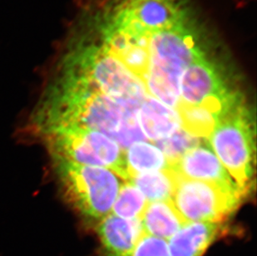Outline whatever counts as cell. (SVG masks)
Returning <instances> with one entry per match:
<instances>
[{"label": "cell", "instance_id": "cell-8", "mask_svg": "<svg viewBox=\"0 0 257 256\" xmlns=\"http://www.w3.org/2000/svg\"><path fill=\"white\" fill-rule=\"evenodd\" d=\"M222 229L217 222H189L168 239L170 256H203Z\"/></svg>", "mask_w": 257, "mask_h": 256}, {"label": "cell", "instance_id": "cell-1", "mask_svg": "<svg viewBox=\"0 0 257 256\" xmlns=\"http://www.w3.org/2000/svg\"><path fill=\"white\" fill-rule=\"evenodd\" d=\"M49 151L53 161L109 169L127 181L125 153L103 133L77 126L47 128L35 133Z\"/></svg>", "mask_w": 257, "mask_h": 256}, {"label": "cell", "instance_id": "cell-11", "mask_svg": "<svg viewBox=\"0 0 257 256\" xmlns=\"http://www.w3.org/2000/svg\"><path fill=\"white\" fill-rule=\"evenodd\" d=\"M179 176L171 168L135 174L129 178L145 196L148 202L172 200Z\"/></svg>", "mask_w": 257, "mask_h": 256}, {"label": "cell", "instance_id": "cell-5", "mask_svg": "<svg viewBox=\"0 0 257 256\" xmlns=\"http://www.w3.org/2000/svg\"><path fill=\"white\" fill-rule=\"evenodd\" d=\"M169 168L184 179L216 184L230 190L242 192L221 164L218 157L211 151L208 143H201L199 146L187 152Z\"/></svg>", "mask_w": 257, "mask_h": 256}, {"label": "cell", "instance_id": "cell-7", "mask_svg": "<svg viewBox=\"0 0 257 256\" xmlns=\"http://www.w3.org/2000/svg\"><path fill=\"white\" fill-rule=\"evenodd\" d=\"M97 231L106 256H132L146 234L141 220H125L112 214L98 221Z\"/></svg>", "mask_w": 257, "mask_h": 256}, {"label": "cell", "instance_id": "cell-15", "mask_svg": "<svg viewBox=\"0 0 257 256\" xmlns=\"http://www.w3.org/2000/svg\"><path fill=\"white\" fill-rule=\"evenodd\" d=\"M123 109V117L121 126L116 132L112 140L117 143L123 150L138 143L145 140V136L142 132L138 119V111L132 109Z\"/></svg>", "mask_w": 257, "mask_h": 256}, {"label": "cell", "instance_id": "cell-16", "mask_svg": "<svg viewBox=\"0 0 257 256\" xmlns=\"http://www.w3.org/2000/svg\"><path fill=\"white\" fill-rule=\"evenodd\" d=\"M132 256H170L168 241L144 234L135 247Z\"/></svg>", "mask_w": 257, "mask_h": 256}, {"label": "cell", "instance_id": "cell-13", "mask_svg": "<svg viewBox=\"0 0 257 256\" xmlns=\"http://www.w3.org/2000/svg\"><path fill=\"white\" fill-rule=\"evenodd\" d=\"M148 201L134 184L126 181L121 185L112 210L117 217L125 220H141Z\"/></svg>", "mask_w": 257, "mask_h": 256}, {"label": "cell", "instance_id": "cell-3", "mask_svg": "<svg viewBox=\"0 0 257 256\" xmlns=\"http://www.w3.org/2000/svg\"><path fill=\"white\" fill-rule=\"evenodd\" d=\"M253 136L251 115L244 101L222 115L208 138L221 164L244 194L253 177Z\"/></svg>", "mask_w": 257, "mask_h": 256}, {"label": "cell", "instance_id": "cell-9", "mask_svg": "<svg viewBox=\"0 0 257 256\" xmlns=\"http://www.w3.org/2000/svg\"><path fill=\"white\" fill-rule=\"evenodd\" d=\"M138 119L145 138L156 142L169 138L181 125L177 111L149 93L139 106Z\"/></svg>", "mask_w": 257, "mask_h": 256}, {"label": "cell", "instance_id": "cell-14", "mask_svg": "<svg viewBox=\"0 0 257 256\" xmlns=\"http://www.w3.org/2000/svg\"><path fill=\"white\" fill-rule=\"evenodd\" d=\"M199 138L190 135L180 128L169 138L158 141L157 146L168 161L169 167L182 158L187 152L201 144Z\"/></svg>", "mask_w": 257, "mask_h": 256}, {"label": "cell", "instance_id": "cell-4", "mask_svg": "<svg viewBox=\"0 0 257 256\" xmlns=\"http://www.w3.org/2000/svg\"><path fill=\"white\" fill-rule=\"evenodd\" d=\"M244 194L216 184L179 177L172 201L187 222H222Z\"/></svg>", "mask_w": 257, "mask_h": 256}, {"label": "cell", "instance_id": "cell-12", "mask_svg": "<svg viewBox=\"0 0 257 256\" xmlns=\"http://www.w3.org/2000/svg\"><path fill=\"white\" fill-rule=\"evenodd\" d=\"M125 160L129 178L135 174L169 168L168 161L162 151L151 143L143 142L133 144L125 153Z\"/></svg>", "mask_w": 257, "mask_h": 256}, {"label": "cell", "instance_id": "cell-6", "mask_svg": "<svg viewBox=\"0 0 257 256\" xmlns=\"http://www.w3.org/2000/svg\"><path fill=\"white\" fill-rule=\"evenodd\" d=\"M245 101L243 92L224 98H213L198 105L181 103L177 106L183 130L196 138L211 136L216 124L226 111Z\"/></svg>", "mask_w": 257, "mask_h": 256}, {"label": "cell", "instance_id": "cell-2", "mask_svg": "<svg viewBox=\"0 0 257 256\" xmlns=\"http://www.w3.org/2000/svg\"><path fill=\"white\" fill-rule=\"evenodd\" d=\"M66 196L91 220L109 215L121 187L118 176L104 167L53 161Z\"/></svg>", "mask_w": 257, "mask_h": 256}, {"label": "cell", "instance_id": "cell-10", "mask_svg": "<svg viewBox=\"0 0 257 256\" xmlns=\"http://www.w3.org/2000/svg\"><path fill=\"white\" fill-rule=\"evenodd\" d=\"M141 220L146 234L165 240L170 239L188 223L172 200L148 203Z\"/></svg>", "mask_w": 257, "mask_h": 256}]
</instances>
